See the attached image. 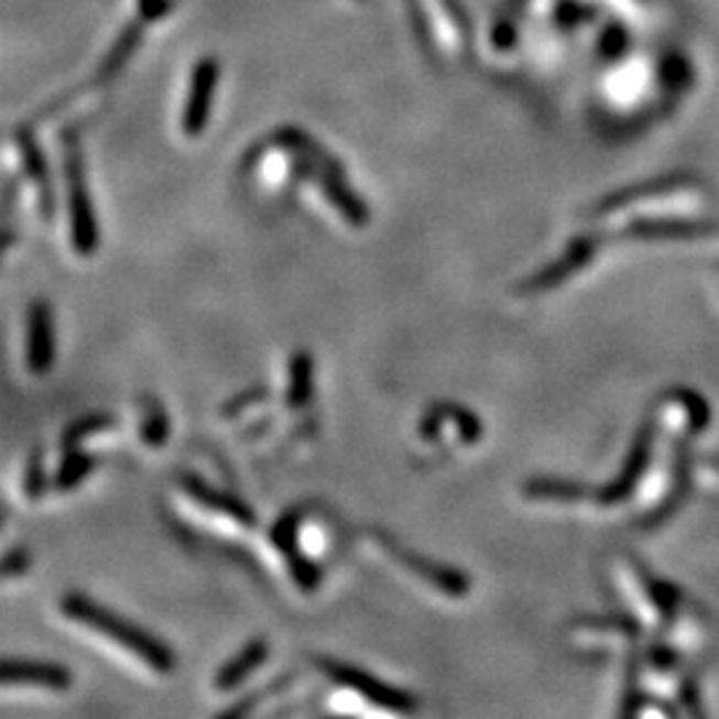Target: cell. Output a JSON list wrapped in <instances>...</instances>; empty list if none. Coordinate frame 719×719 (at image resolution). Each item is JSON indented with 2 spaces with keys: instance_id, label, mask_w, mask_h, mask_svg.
<instances>
[{
  "instance_id": "1",
  "label": "cell",
  "mask_w": 719,
  "mask_h": 719,
  "mask_svg": "<svg viewBox=\"0 0 719 719\" xmlns=\"http://www.w3.org/2000/svg\"><path fill=\"white\" fill-rule=\"evenodd\" d=\"M62 615H67L69 621L83 623V627L94 629V632H99L101 638L115 642V645L123 647V651H131L139 661H144V664L152 666L155 672L161 674L174 672L176 666L174 653H171L161 640H155L150 632L139 629L137 623L120 619V615L112 613V610L101 608L99 602L88 600V597L75 595L73 591V595H67L65 600H62Z\"/></svg>"
},
{
  "instance_id": "2",
  "label": "cell",
  "mask_w": 719,
  "mask_h": 719,
  "mask_svg": "<svg viewBox=\"0 0 719 719\" xmlns=\"http://www.w3.org/2000/svg\"><path fill=\"white\" fill-rule=\"evenodd\" d=\"M65 176H67V200H69V227H73V246L80 257H91L99 243L97 214H94L91 195H88L86 171H83L80 148L75 139L67 142L65 155Z\"/></svg>"
},
{
  "instance_id": "3",
  "label": "cell",
  "mask_w": 719,
  "mask_h": 719,
  "mask_svg": "<svg viewBox=\"0 0 719 719\" xmlns=\"http://www.w3.org/2000/svg\"><path fill=\"white\" fill-rule=\"evenodd\" d=\"M416 14L422 19L424 33L432 35L429 41L443 54L454 56V59L467 56L472 30H469L467 14H464L458 0H416Z\"/></svg>"
},
{
  "instance_id": "4",
  "label": "cell",
  "mask_w": 719,
  "mask_h": 719,
  "mask_svg": "<svg viewBox=\"0 0 719 719\" xmlns=\"http://www.w3.org/2000/svg\"><path fill=\"white\" fill-rule=\"evenodd\" d=\"M317 666H320V669L326 672L334 683L344 685L347 690L358 693V696L366 698V701L381 706V709L397 711V715H411V711H416L418 701L411 696V693H403V690H397V687L379 683L373 674L362 672V669H358V666H349V664H341V661H328V658L317 661Z\"/></svg>"
},
{
  "instance_id": "5",
  "label": "cell",
  "mask_w": 719,
  "mask_h": 719,
  "mask_svg": "<svg viewBox=\"0 0 719 719\" xmlns=\"http://www.w3.org/2000/svg\"><path fill=\"white\" fill-rule=\"evenodd\" d=\"M219 78L221 65L216 56H200V59L195 62L193 73H189L187 97H184L182 110L184 137H200V133L206 131L216 99V88H219Z\"/></svg>"
},
{
  "instance_id": "6",
  "label": "cell",
  "mask_w": 719,
  "mask_h": 719,
  "mask_svg": "<svg viewBox=\"0 0 719 719\" xmlns=\"http://www.w3.org/2000/svg\"><path fill=\"white\" fill-rule=\"evenodd\" d=\"M54 366V317L46 302H35L28 312V368L48 373Z\"/></svg>"
},
{
  "instance_id": "7",
  "label": "cell",
  "mask_w": 719,
  "mask_h": 719,
  "mask_svg": "<svg viewBox=\"0 0 719 719\" xmlns=\"http://www.w3.org/2000/svg\"><path fill=\"white\" fill-rule=\"evenodd\" d=\"M0 677H3V685H35L46 690H67L73 683L65 666L48 664V661L6 658Z\"/></svg>"
},
{
  "instance_id": "8",
  "label": "cell",
  "mask_w": 719,
  "mask_h": 719,
  "mask_svg": "<svg viewBox=\"0 0 719 719\" xmlns=\"http://www.w3.org/2000/svg\"><path fill=\"white\" fill-rule=\"evenodd\" d=\"M379 541L386 546V549L392 552V557L397 559V563H403L405 568H411L413 573H418V576L426 578L429 584H435V587L443 589L445 595L461 597L464 591H467L469 581H467V576H461V573H456L450 568H443V565H435V563H429V559H424L418 555H411V552H403L397 544H394L392 538H386V536H379Z\"/></svg>"
},
{
  "instance_id": "9",
  "label": "cell",
  "mask_w": 719,
  "mask_h": 719,
  "mask_svg": "<svg viewBox=\"0 0 719 719\" xmlns=\"http://www.w3.org/2000/svg\"><path fill=\"white\" fill-rule=\"evenodd\" d=\"M266 655H270V645L264 640H251L235 658H229L216 674V690H232L235 685H240L251 672L262 669Z\"/></svg>"
},
{
  "instance_id": "10",
  "label": "cell",
  "mask_w": 719,
  "mask_h": 719,
  "mask_svg": "<svg viewBox=\"0 0 719 719\" xmlns=\"http://www.w3.org/2000/svg\"><path fill=\"white\" fill-rule=\"evenodd\" d=\"M17 150L22 155V165L28 179L35 184L37 195H41L43 211L51 216V206H54V195H51V184H48V174H46V161H43V152L37 150V144L33 142L28 131L17 133Z\"/></svg>"
},
{
  "instance_id": "11",
  "label": "cell",
  "mask_w": 719,
  "mask_h": 719,
  "mask_svg": "<svg viewBox=\"0 0 719 719\" xmlns=\"http://www.w3.org/2000/svg\"><path fill=\"white\" fill-rule=\"evenodd\" d=\"M139 43H142V24H129V28L118 35V41L112 43L110 51H107L105 59H101L99 78H110V75L120 73V69L129 65V59L133 56V51L139 48Z\"/></svg>"
},
{
  "instance_id": "12",
  "label": "cell",
  "mask_w": 719,
  "mask_h": 719,
  "mask_svg": "<svg viewBox=\"0 0 719 719\" xmlns=\"http://www.w3.org/2000/svg\"><path fill=\"white\" fill-rule=\"evenodd\" d=\"M187 491L193 493L195 499H200L203 504H208L211 509H219V512H225V514H229V518L240 520V523H246V525L253 523V514L248 512L246 504H240L238 499H232V495L208 491V488H200V482H195V480H187Z\"/></svg>"
},
{
  "instance_id": "13",
  "label": "cell",
  "mask_w": 719,
  "mask_h": 719,
  "mask_svg": "<svg viewBox=\"0 0 719 719\" xmlns=\"http://www.w3.org/2000/svg\"><path fill=\"white\" fill-rule=\"evenodd\" d=\"M312 394V360L307 352H296L291 360V384H288V405L302 408Z\"/></svg>"
},
{
  "instance_id": "14",
  "label": "cell",
  "mask_w": 719,
  "mask_h": 719,
  "mask_svg": "<svg viewBox=\"0 0 719 719\" xmlns=\"http://www.w3.org/2000/svg\"><path fill=\"white\" fill-rule=\"evenodd\" d=\"M144 422H142V437L148 445H163L168 437V422L161 405L155 403V397H144Z\"/></svg>"
},
{
  "instance_id": "15",
  "label": "cell",
  "mask_w": 719,
  "mask_h": 719,
  "mask_svg": "<svg viewBox=\"0 0 719 719\" xmlns=\"http://www.w3.org/2000/svg\"><path fill=\"white\" fill-rule=\"evenodd\" d=\"M94 469L91 456H69L67 464H62V472L56 477V488H73Z\"/></svg>"
},
{
  "instance_id": "16",
  "label": "cell",
  "mask_w": 719,
  "mask_h": 719,
  "mask_svg": "<svg viewBox=\"0 0 719 719\" xmlns=\"http://www.w3.org/2000/svg\"><path fill=\"white\" fill-rule=\"evenodd\" d=\"M176 3H179V0H137L139 22L142 24L161 22V19H165L176 9Z\"/></svg>"
},
{
  "instance_id": "17",
  "label": "cell",
  "mask_w": 719,
  "mask_h": 719,
  "mask_svg": "<svg viewBox=\"0 0 719 719\" xmlns=\"http://www.w3.org/2000/svg\"><path fill=\"white\" fill-rule=\"evenodd\" d=\"M107 426H110V418H105V416H97V418H83L80 424H75L73 429L67 432V435H65V445L80 443L83 437H86V435H91V432H99V429H107Z\"/></svg>"
},
{
  "instance_id": "18",
  "label": "cell",
  "mask_w": 719,
  "mask_h": 719,
  "mask_svg": "<svg viewBox=\"0 0 719 719\" xmlns=\"http://www.w3.org/2000/svg\"><path fill=\"white\" fill-rule=\"evenodd\" d=\"M24 491H28L30 499H37L43 491V464L37 456L30 461V467H28V477H24Z\"/></svg>"
},
{
  "instance_id": "19",
  "label": "cell",
  "mask_w": 719,
  "mask_h": 719,
  "mask_svg": "<svg viewBox=\"0 0 719 719\" xmlns=\"http://www.w3.org/2000/svg\"><path fill=\"white\" fill-rule=\"evenodd\" d=\"M28 563H30V557L24 549L9 552V555H6V563H3V576L6 578L19 576V573H24V568H28Z\"/></svg>"
}]
</instances>
